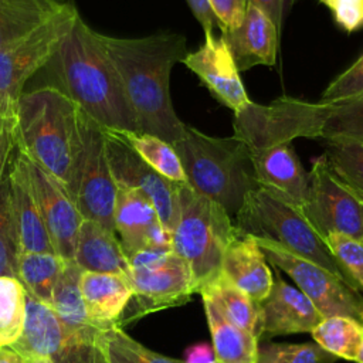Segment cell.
<instances>
[{"instance_id":"obj_1","label":"cell","mask_w":363,"mask_h":363,"mask_svg":"<svg viewBox=\"0 0 363 363\" xmlns=\"http://www.w3.org/2000/svg\"><path fill=\"white\" fill-rule=\"evenodd\" d=\"M101 41L121 77L139 132L173 145L183 133L170 98V72L187 55V40L179 33L136 38L101 34Z\"/></svg>"},{"instance_id":"obj_2","label":"cell","mask_w":363,"mask_h":363,"mask_svg":"<svg viewBox=\"0 0 363 363\" xmlns=\"http://www.w3.org/2000/svg\"><path fill=\"white\" fill-rule=\"evenodd\" d=\"M55 86L106 130L139 132L136 116L101 34L81 16L44 67Z\"/></svg>"},{"instance_id":"obj_3","label":"cell","mask_w":363,"mask_h":363,"mask_svg":"<svg viewBox=\"0 0 363 363\" xmlns=\"http://www.w3.org/2000/svg\"><path fill=\"white\" fill-rule=\"evenodd\" d=\"M234 138L248 150L296 138L363 143V96L342 102H308L281 96L268 105L250 102L234 113Z\"/></svg>"},{"instance_id":"obj_4","label":"cell","mask_w":363,"mask_h":363,"mask_svg":"<svg viewBox=\"0 0 363 363\" xmlns=\"http://www.w3.org/2000/svg\"><path fill=\"white\" fill-rule=\"evenodd\" d=\"M16 149L60 180L72 197L82 150L79 108L51 85L24 91L16 106Z\"/></svg>"},{"instance_id":"obj_5","label":"cell","mask_w":363,"mask_h":363,"mask_svg":"<svg viewBox=\"0 0 363 363\" xmlns=\"http://www.w3.org/2000/svg\"><path fill=\"white\" fill-rule=\"evenodd\" d=\"M173 147L180 157L186 184L220 204L233 220L245 197L259 187L250 152L234 136H208L186 123Z\"/></svg>"},{"instance_id":"obj_6","label":"cell","mask_w":363,"mask_h":363,"mask_svg":"<svg viewBox=\"0 0 363 363\" xmlns=\"http://www.w3.org/2000/svg\"><path fill=\"white\" fill-rule=\"evenodd\" d=\"M170 234L172 251L189 265L197 294L218 277L223 254L238 231L220 204L183 183L179 187V213Z\"/></svg>"},{"instance_id":"obj_7","label":"cell","mask_w":363,"mask_h":363,"mask_svg":"<svg viewBox=\"0 0 363 363\" xmlns=\"http://www.w3.org/2000/svg\"><path fill=\"white\" fill-rule=\"evenodd\" d=\"M234 225L238 233L274 241L291 252L329 269L353 286L325 240L309 224L301 210L265 189L258 187L245 197L234 217Z\"/></svg>"},{"instance_id":"obj_8","label":"cell","mask_w":363,"mask_h":363,"mask_svg":"<svg viewBox=\"0 0 363 363\" xmlns=\"http://www.w3.org/2000/svg\"><path fill=\"white\" fill-rule=\"evenodd\" d=\"M132 299L121 318V328L145 315L182 306L194 294L189 265L173 251L143 250L129 258Z\"/></svg>"},{"instance_id":"obj_9","label":"cell","mask_w":363,"mask_h":363,"mask_svg":"<svg viewBox=\"0 0 363 363\" xmlns=\"http://www.w3.org/2000/svg\"><path fill=\"white\" fill-rule=\"evenodd\" d=\"M79 16L68 3L40 26L0 48V106L16 121V106L26 82L43 69Z\"/></svg>"},{"instance_id":"obj_10","label":"cell","mask_w":363,"mask_h":363,"mask_svg":"<svg viewBox=\"0 0 363 363\" xmlns=\"http://www.w3.org/2000/svg\"><path fill=\"white\" fill-rule=\"evenodd\" d=\"M268 264L285 272L316 309L326 316L343 315L363 323V295L329 269L267 238L254 237Z\"/></svg>"},{"instance_id":"obj_11","label":"cell","mask_w":363,"mask_h":363,"mask_svg":"<svg viewBox=\"0 0 363 363\" xmlns=\"http://www.w3.org/2000/svg\"><path fill=\"white\" fill-rule=\"evenodd\" d=\"M81 136L82 150L77 169L72 200L84 220L95 221L104 228L115 233L113 211L118 186L106 157L104 128L82 111Z\"/></svg>"},{"instance_id":"obj_12","label":"cell","mask_w":363,"mask_h":363,"mask_svg":"<svg viewBox=\"0 0 363 363\" xmlns=\"http://www.w3.org/2000/svg\"><path fill=\"white\" fill-rule=\"evenodd\" d=\"M299 210L322 238L330 233L362 238L363 206L336 180L323 155L312 163L308 199Z\"/></svg>"},{"instance_id":"obj_13","label":"cell","mask_w":363,"mask_h":363,"mask_svg":"<svg viewBox=\"0 0 363 363\" xmlns=\"http://www.w3.org/2000/svg\"><path fill=\"white\" fill-rule=\"evenodd\" d=\"M108 163L118 187L142 191L155 206L160 223L172 233L179 213V187L152 169L119 132L104 129Z\"/></svg>"},{"instance_id":"obj_14","label":"cell","mask_w":363,"mask_h":363,"mask_svg":"<svg viewBox=\"0 0 363 363\" xmlns=\"http://www.w3.org/2000/svg\"><path fill=\"white\" fill-rule=\"evenodd\" d=\"M16 157L26 173L30 190L38 206L55 254L67 261L74 259L77 237L84 218L69 191L60 180L18 149Z\"/></svg>"},{"instance_id":"obj_15","label":"cell","mask_w":363,"mask_h":363,"mask_svg":"<svg viewBox=\"0 0 363 363\" xmlns=\"http://www.w3.org/2000/svg\"><path fill=\"white\" fill-rule=\"evenodd\" d=\"M193 71L211 95L233 113L245 108L251 99L245 91L227 40L213 33L204 34L203 44L182 61Z\"/></svg>"},{"instance_id":"obj_16","label":"cell","mask_w":363,"mask_h":363,"mask_svg":"<svg viewBox=\"0 0 363 363\" xmlns=\"http://www.w3.org/2000/svg\"><path fill=\"white\" fill-rule=\"evenodd\" d=\"M113 228L128 258L143 250L172 251L170 231L160 223L152 201L139 190L118 187Z\"/></svg>"},{"instance_id":"obj_17","label":"cell","mask_w":363,"mask_h":363,"mask_svg":"<svg viewBox=\"0 0 363 363\" xmlns=\"http://www.w3.org/2000/svg\"><path fill=\"white\" fill-rule=\"evenodd\" d=\"M248 152L259 187L298 208L306 201L309 173L303 169L291 143H275Z\"/></svg>"},{"instance_id":"obj_18","label":"cell","mask_w":363,"mask_h":363,"mask_svg":"<svg viewBox=\"0 0 363 363\" xmlns=\"http://www.w3.org/2000/svg\"><path fill=\"white\" fill-rule=\"evenodd\" d=\"M268 295L259 302L261 337L306 333L323 319V315L308 296L288 284L278 269Z\"/></svg>"},{"instance_id":"obj_19","label":"cell","mask_w":363,"mask_h":363,"mask_svg":"<svg viewBox=\"0 0 363 363\" xmlns=\"http://www.w3.org/2000/svg\"><path fill=\"white\" fill-rule=\"evenodd\" d=\"M227 40L238 71H247L255 65H274L279 43V31L271 17L247 3L241 23L221 33Z\"/></svg>"},{"instance_id":"obj_20","label":"cell","mask_w":363,"mask_h":363,"mask_svg":"<svg viewBox=\"0 0 363 363\" xmlns=\"http://www.w3.org/2000/svg\"><path fill=\"white\" fill-rule=\"evenodd\" d=\"M220 275L257 302L268 295L274 282V274L257 240L241 233L225 248Z\"/></svg>"},{"instance_id":"obj_21","label":"cell","mask_w":363,"mask_h":363,"mask_svg":"<svg viewBox=\"0 0 363 363\" xmlns=\"http://www.w3.org/2000/svg\"><path fill=\"white\" fill-rule=\"evenodd\" d=\"M79 288L86 316L98 330L121 326V318L133 294L126 275L82 271Z\"/></svg>"},{"instance_id":"obj_22","label":"cell","mask_w":363,"mask_h":363,"mask_svg":"<svg viewBox=\"0 0 363 363\" xmlns=\"http://www.w3.org/2000/svg\"><path fill=\"white\" fill-rule=\"evenodd\" d=\"M10 347L23 357L55 362L69 347V339L52 306L27 292L23 332Z\"/></svg>"},{"instance_id":"obj_23","label":"cell","mask_w":363,"mask_h":363,"mask_svg":"<svg viewBox=\"0 0 363 363\" xmlns=\"http://www.w3.org/2000/svg\"><path fill=\"white\" fill-rule=\"evenodd\" d=\"M81 272L74 259L65 261L51 298V306L69 339V347L96 346L101 333L86 316L79 288Z\"/></svg>"},{"instance_id":"obj_24","label":"cell","mask_w":363,"mask_h":363,"mask_svg":"<svg viewBox=\"0 0 363 363\" xmlns=\"http://www.w3.org/2000/svg\"><path fill=\"white\" fill-rule=\"evenodd\" d=\"M18 252L55 254L21 163L14 156L7 172Z\"/></svg>"},{"instance_id":"obj_25","label":"cell","mask_w":363,"mask_h":363,"mask_svg":"<svg viewBox=\"0 0 363 363\" xmlns=\"http://www.w3.org/2000/svg\"><path fill=\"white\" fill-rule=\"evenodd\" d=\"M74 261L82 271L129 275V259L115 233L95 221L84 220L75 245Z\"/></svg>"},{"instance_id":"obj_26","label":"cell","mask_w":363,"mask_h":363,"mask_svg":"<svg viewBox=\"0 0 363 363\" xmlns=\"http://www.w3.org/2000/svg\"><path fill=\"white\" fill-rule=\"evenodd\" d=\"M201 299L217 363H257L259 339L227 320L210 298Z\"/></svg>"},{"instance_id":"obj_27","label":"cell","mask_w":363,"mask_h":363,"mask_svg":"<svg viewBox=\"0 0 363 363\" xmlns=\"http://www.w3.org/2000/svg\"><path fill=\"white\" fill-rule=\"evenodd\" d=\"M199 294L210 298L227 320L261 339L259 302L250 298L220 274Z\"/></svg>"},{"instance_id":"obj_28","label":"cell","mask_w":363,"mask_h":363,"mask_svg":"<svg viewBox=\"0 0 363 363\" xmlns=\"http://www.w3.org/2000/svg\"><path fill=\"white\" fill-rule=\"evenodd\" d=\"M68 0H0V48L60 11Z\"/></svg>"},{"instance_id":"obj_29","label":"cell","mask_w":363,"mask_h":363,"mask_svg":"<svg viewBox=\"0 0 363 363\" xmlns=\"http://www.w3.org/2000/svg\"><path fill=\"white\" fill-rule=\"evenodd\" d=\"M65 261L51 252H21L17 258V279L30 295L51 305L52 291Z\"/></svg>"},{"instance_id":"obj_30","label":"cell","mask_w":363,"mask_h":363,"mask_svg":"<svg viewBox=\"0 0 363 363\" xmlns=\"http://www.w3.org/2000/svg\"><path fill=\"white\" fill-rule=\"evenodd\" d=\"M316 345L335 357L354 362L363 343V323L343 315L323 318L311 332Z\"/></svg>"},{"instance_id":"obj_31","label":"cell","mask_w":363,"mask_h":363,"mask_svg":"<svg viewBox=\"0 0 363 363\" xmlns=\"http://www.w3.org/2000/svg\"><path fill=\"white\" fill-rule=\"evenodd\" d=\"M323 156L336 180L363 204V143L326 142Z\"/></svg>"},{"instance_id":"obj_32","label":"cell","mask_w":363,"mask_h":363,"mask_svg":"<svg viewBox=\"0 0 363 363\" xmlns=\"http://www.w3.org/2000/svg\"><path fill=\"white\" fill-rule=\"evenodd\" d=\"M129 146L159 174L174 182L186 183V174L173 145L142 132H119Z\"/></svg>"},{"instance_id":"obj_33","label":"cell","mask_w":363,"mask_h":363,"mask_svg":"<svg viewBox=\"0 0 363 363\" xmlns=\"http://www.w3.org/2000/svg\"><path fill=\"white\" fill-rule=\"evenodd\" d=\"M105 363H184L153 352L130 337L121 326H113L99 333L96 342Z\"/></svg>"},{"instance_id":"obj_34","label":"cell","mask_w":363,"mask_h":363,"mask_svg":"<svg viewBox=\"0 0 363 363\" xmlns=\"http://www.w3.org/2000/svg\"><path fill=\"white\" fill-rule=\"evenodd\" d=\"M27 291L16 277H0V347L13 345L23 332Z\"/></svg>"},{"instance_id":"obj_35","label":"cell","mask_w":363,"mask_h":363,"mask_svg":"<svg viewBox=\"0 0 363 363\" xmlns=\"http://www.w3.org/2000/svg\"><path fill=\"white\" fill-rule=\"evenodd\" d=\"M336 357L315 342L258 345L257 363H335Z\"/></svg>"},{"instance_id":"obj_36","label":"cell","mask_w":363,"mask_h":363,"mask_svg":"<svg viewBox=\"0 0 363 363\" xmlns=\"http://www.w3.org/2000/svg\"><path fill=\"white\" fill-rule=\"evenodd\" d=\"M17 234L7 176L0 180V277L17 278Z\"/></svg>"},{"instance_id":"obj_37","label":"cell","mask_w":363,"mask_h":363,"mask_svg":"<svg viewBox=\"0 0 363 363\" xmlns=\"http://www.w3.org/2000/svg\"><path fill=\"white\" fill-rule=\"evenodd\" d=\"M323 240L353 286L363 292V240L340 233H330Z\"/></svg>"},{"instance_id":"obj_38","label":"cell","mask_w":363,"mask_h":363,"mask_svg":"<svg viewBox=\"0 0 363 363\" xmlns=\"http://www.w3.org/2000/svg\"><path fill=\"white\" fill-rule=\"evenodd\" d=\"M359 96H363V54L328 85L320 102H342Z\"/></svg>"},{"instance_id":"obj_39","label":"cell","mask_w":363,"mask_h":363,"mask_svg":"<svg viewBox=\"0 0 363 363\" xmlns=\"http://www.w3.org/2000/svg\"><path fill=\"white\" fill-rule=\"evenodd\" d=\"M332 13L333 21L346 33L363 28V0H319Z\"/></svg>"},{"instance_id":"obj_40","label":"cell","mask_w":363,"mask_h":363,"mask_svg":"<svg viewBox=\"0 0 363 363\" xmlns=\"http://www.w3.org/2000/svg\"><path fill=\"white\" fill-rule=\"evenodd\" d=\"M221 33L235 28L245 13L247 0H207Z\"/></svg>"},{"instance_id":"obj_41","label":"cell","mask_w":363,"mask_h":363,"mask_svg":"<svg viewBox=\"0 0 363 363\" xmlns=\"http://www.w3.org/2000/svg\"><path fill=\"white\" fill-rule=\"evenodd\" d=\"M16 147V121L0 106V180L7 176L11 152Z\"/></svg>"},{"instance_id":"obj_42","label":"cell","mask_w":363,"mask_h":363,"mask_svg":"<svg viewBox=\"0 0 363 363\" xmlns=\"http://www.w3.org/2000/svg\"><path fill=\"white\" fill-rule=\"evenodd\" d=\"M247 1L251 4H255L257 7L264 10L271 17V20L277 26L278 31L281 33L285 17L288 16L292 6L298 0H247Z\"/></svg>"},{"instance_id":"obj_43","label":"cell","mask_w":363,"mask_h":363,"mask_svg":"<svg viewBox=\"0 0 363 363\" xmlns=\"http://www.w3.org/2000/svg\"><path fill=\"white\" fill-rule=\"evenodd\" d=\"M184 363H217L213 347L208 343H196L186 349Z\"/></svg>"},{"instance_id":"obj_44","label":"cell","mask_w":363,"mask_h":363,"mask_svg":"<svg viewBox=\"0 0 363 363\" xmlns=\"http://www.w3.org/2000/svg\"><path fill=\"white\" fill-rule=\"evenodd\" d=\"M0 363H23V357L10 346L0 347Z\"/></svg>"},{"instance_id":"obj_45","label":"cell","mask_w":363,"mask_h":363,"mask_svg":"<svg viewBox=\"0 0 363 363\" xmlns=\"http://www.w3.org/2000/svg\"><path fill=\"white\" fill-rule=\"evenodd\" d=\"M23 363H54V362L50 359H41V357H23Z\"/></svg>"},{"instance_id":"obj_46","label":"cell","mask_w":363,"mask_h":363,"mask_svg":"<svg viewBox=\"0 0 363 363\" xmlns=\"http://www.w3.org/2000/svg\"><path fill=\"white\" fill-rule=\"evenodd\" d=\"M354 362H356V363H363V343H362L360 352H359V354H357V357H356Z\"/></svg>"},{"instance_id":"obj_47","label":"cell","mask_w":363,"mask_h":363,"mask_svg":"<svg viewBox=\"0 0 363 363\" xmlns=\"http://www.w3.org/2000/svg\"><path fill=\"white\" fill-rule=\"evenodd\" d=\"M363 206V204H362ZM362 240H363V228H362Z\"/></svg>"}]
</instances>
